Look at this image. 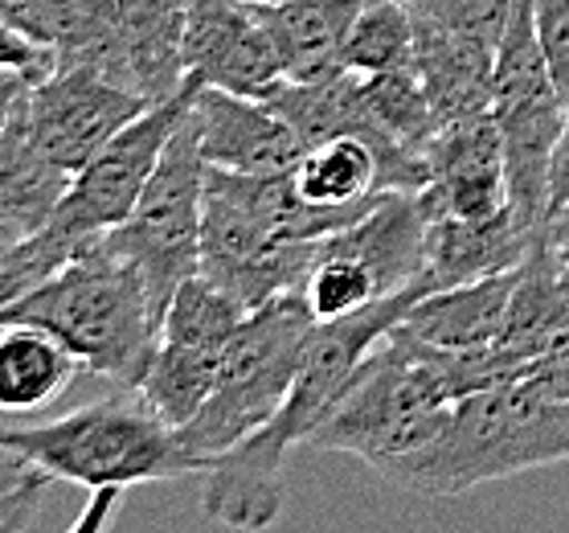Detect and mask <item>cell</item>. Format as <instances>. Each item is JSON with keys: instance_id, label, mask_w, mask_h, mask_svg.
Instances as JSON below:
<instances>
[{"instance_id": "obj_25", "label": "cell", "mask_w": 569, "mask_h": 533, "mask_svg": "<svg viewBox=\"0 0 569 533\" xmlns=\"http://www.w3.org/2000/svg\"><path fill=\"white\" fill-rule=\"evenodd\" d=\"M406 9L415 21V41L496 58L512 0H406Z\"/></svg>"}, {"instance_id": "obj_21", "label": "cell", "mask_w": 569, "mask_h": 533, "mask_svg": "<svg viewBox=\"0 0 569 533\" xmlns=\"http://www.w3.org/2000/svg\"><path fill=\"white\" fill-rule=\"evenodd\" d=\"M296 194L320 209H357L377 194H398L386 157L361 136H337L308 148L291 169Z\"/></svg>"}, {"instance_id": "obj_8", "label": "cell", "mask_w": 569, "mask_h": 533, "mask_svg": "<svg viewBox=\"0 0 569 533\" xmlns=\"http://www.w3.org/2000/svg\"><path fill=\"white\" fill-rule=\"evenodd\" d=\"M201 209H206V157H201V116L193 111L169 136L160 165L143 185L140 201L123 226H116L107 247L143 275V284L169 308L172 292L201 267Z\"/></svg>"}, {"instance_id": "obj_13", "label": "cell", "mask_w": 569, "mask_h": 533, "mask_svg": "<svg viewBox=\"0 0 569 533\" xmlns=\"http://www.w3.org/2000/svg\"><path fill=\"white\" fill-rule=\"evenodd\" d=\"M197 116H201V157L213 169L274 177L291 172L308 152V144L267 99L197 87Z\"/></svg>"}, {"instance_id": "obj_15", "label": "cell", "mask_w": 569, "mask_h": 533, "mask_svg": "<svg viewBox=\"0 0 569 533\" xmlns=\"http://www.w3.org/2000/svg\"><path fill=\"white\" fill-rule=\"evenodd\" d=\"M328 243L361 263L377 279L381 296H393V292L422 284L427 214L418 206V194H377L373 206L345 230L328 235Z\"/></svg>"}, {"instance_id": "obj_18", "label": "cell", "mask_w": 569, "mask_h": 533, "mask_svg": "<svg viewBox=\"0 0 569 533\" xmlns=\"http://www.w3.org/2000/svg\"><path fill=\"white\" fill-rule=\"evenodd\" d=\"M365 0H287V4H250L271 38L287 82L323 79L340 66V50L349 38Z\"/></svg>"}, {"instance_id": "obj_17", "label": "cell", "mask_w": 569, "mask_h": 533, "mask_svg": "<svg viewBox=\"0 0 569 533\" xmlns=\"http://www.w3.org/2000/svg\"><path fill=\"white\" fill-rule=\"evenodd\" d=\"M189 0H119V38L131 70V87L148 103H164L189 87L184 66Z\"/></svg>"}, {"instance_id": "obj_16", "label": "cell", "mask_w": 569, "mask_h": 533, "mask_svg": "<svg viewBox=\"0 0 569 533\" xmlns=\"http://www.w3.org/2000/svg\"><path fill=\"white\" fill-rule=\"evenodd\" d=\"M512 284L517 272L488 275L476 284L442 287L422 296L401 316L393 333L427 349H447V353H467V349H488L505 333L508 299H512Z\"/></svg>"}, {"instance_id": "obj_20", "label": "cell", "mask_w": 569, "mask_h": 533, "mask_svg": "<svg viewBox=\"0 0 569 533\" xmlns=\"http://www.w3.org/2000/svg\"><path fill=\"white\" fill-rule=\"evenodd\" d=\"M569 328V287H566V263L557 259L549 243H537L529 250V259L517 267V284H512V299H508L505 333H500V349H508L525 365L541 357L561 333Z\"/></svg>"}, {"instance_id": "obj_40", "label": "cell", "mask_w": 569, "mask_h": 533, "mask_svg": "<svg viewBox=\"0 0 569 533\" xmlns=\"http://www.w3.org/2000/svg\"><path fill=\"white\" fill-rule=\"evenodd\" d=\"M17 243H21V238H17L13 230H4V226H0V263L9 259V250H13Z\"/></svg>"}, {"instance_id": "obj_10", "label": "cell", "mask_w": 569, "mask_h": 533, "mask_svg": "<svg viewBox=\"0 0 569 533\" xmlns=\"http://www.w3.org/2000/svg\"><path fill=\"white\" fill-rule=\"evenodd\" d=\"M21 107H26L29 131L41 144V152L74 177L82 165H91L103 144L116 140L152 103L103 79L91 66H53L50 75L29 82Z\"/></svg>"}, {"instance_id": "obj_38", "label": "cell", "mask_w": 569, "mask_h": 533, "mask_svg": "<svg viewBox=\"0 0 569 533\" xmlns=\"http://www.w3.org/2000/svg\"><path fill=\"white\" fill-rule=\"evenodd\" d=\"M545 243L553 247L557 259L569 263V201L549 214V221H545Z\"/></svg>"}, {"instance_id": "obj_9", "label": "cell", "mask_w": 569, "mask_h": 533, "mask_svg": "<svg viewBox=\"0 0 569 533\" xmlns=\"http://www.w3.org/2000/svg\"><path fill=\"white\" fill-rule=\"evenodd\" d=\"M197 87L201 82L193 79L181 95H172L164 103H152L140 119H131L116 140L103 144L91 157V165H82L74 172V181L58 201L53 218L41 226L58 247L78 255V250H87L91 243H99L103 235H111L116 226L128 221L143 185L160 165V152H164L169 136L193 111Z\"/></svg>"}, {"instance_id": "obj_1", "label": "cell", "mask_w": 569, "mask_h": 533, "mask_svg": "<svg viewBox=\"0 0 569 533\" xmlns=\"http://www.w3.org/2000/svg\"><path fill=\"white\" fill-rule=\"evenodd\" d=\"M422 296H430V287L415 284L406 292H393V296L369 304L365 313L323 320V325L311 328L296 386L283 398L279 415L262 431L247 435L238 447L221 452L201 472V509H206V517L242 533L271 530L287 501L283 464L291 447L311 440V431L328 418V411L337 406V398L352 382L357 365L373 353L377 340L386 337Z\"/></svg>"}, {"instance_id": "obj_33", "label": "cell", "mask_w": 569, "mask_h": 533, "mask_svg": "<svg viewBox=\"0 0 569 533\" xmlns=\"http://www.w3.org/2000/svg\"><path fill=\"white\" fill-rule=\"evenodd\" d=\"M53 53L38 41H29L26 33H17L13 26L0 21V75H26L29 82L50 75Z\"/></svg>"}, {"instance_id": "obj_36", "label": "cell", "mask_w": 569, "mask_h": 533, "mask_svg": "<svg viewBox=\"0 0 569 533\" xmlns=\"http://www.w3.org/2000/svg\"><path fill=\"white\" fill-rule=\"evenodd\" d=\"M566 201H569V111H566V128L557 136L553 165H549V214L561 209Z\"/></svg>"}, {"instance_id": "obj_11", "label": "cell", "mask_w": 569, "mask_h": 533, "mask_svg": "<svg viewBox=\"0 0 569 533\" xmlns=\"http://www.w3.org/2000/svg\"><path fill=\"white\" fill-rule=\"evenodd\" d=\"M184 66L201 87L242 99H267L283 82L271 38L242 0H189Z\"/></svg>"}, {"instance_id": "obj_2", "label": "cell", "mask_w": 569, "mask_h": 533, "mask_svg": "<svg viewBox=\"0 0 569 533\" xmlns=\"http://www.w3.org/2000/svg\"><path fill=\"white\" fill-rule=\"evenodd\" d=\"M4 325L41 328L82 369L136 391L160 345L164 313L143 275L128 259H119L107 238H99L50 279L17 296L0 313V328Z\"/></svg>"}, {"instance_id": "obj_26", "label": "cell", "mask_w": 569, "mask_h": 533, "mask_svg": "<svg viewBox=\"0 0 569 533\" xmlns=\"http://www.w3.org/2000/svg\"><path fill=\"white\" fill-rule=\"evenodd\" d=\"M340 66L352 75H386L415 66V21L406 0H365L349 26Z\"/></svg>"}, {"instance_id": "obj_24", "label": "cell", "mask_w": 569, "mask_h": 533, "mask_svg": "<svg viewBox=\"0 0 569 533\" xmlns=\"http://www.w3.org/2000/svg\"><path fill=\"white\" fill-rule=\"evenodd\" d=\"M53 66H91L103 79L136 91L119 38V0H62Z\"/></svg>"}, {"instance_id": "obj_19", "label": "cell", "mask_w": 569, "mask_h": 533, "mask_svg": "<svg viewBox=\"0 0 569 533\" xmlns=\"http://www.w3.org/2000/svg\"><path fill=\"white\" fill-rule=\"evenodd\" d=\"M70 181L74 177L41 152V144L29 131L26 107L17 103L13 116L0 124V226L17 238L38 235L53 218Z\"/></svg>"}, {"instance_id": "obj_28", "label": "cell", "mask_w": 569, "mask_h": 533, "mask_svg": "<svg viewBox=\"0 0 569 533\" xmlns=\"http://www.w3.org/2000/svg\"><path fill=\"white\" fill-rule=\"evenodd\" d=\"M247 308L221 292L209 275H189L177 292H172L169 308H164V325L160 340H177V345H201V349H226L233 328L247 320Z\"/></svg>"}, {"instance_id": "obj_35", "label": "cell", "mask_w": 569, "mask_h": 533, "mask_svg": "<svg viewBox=\"0 0 569 533\" xmlns=\"http://www.w3.org/2000/svg\"><path fill=\"white\" fill-rule=\"evenodd\" d=\"M119 501H123V488H94L87 509L78 513V521L66 533H107L119 513Z\"/></svg>"}, {"instance_id": "obj_5", "label": "cell", "mask_w": 569, "mask_h": 533, "mask_svg": "<svg viewBox=\"0 0 569 533\" xmlns=\"http://www.w3.org/2000/svg\"><path fill=\"white\" fill-rule=\"evenodd\" d=\"M320 325L311 316L303 292L267 299L262 308L233 328L218 365V382L184 427H177L201 472L238 443L262 431L279 415L283 398L296 386L299 362L308 349L311 328Z\"/></svg>"}, {"instance_id": "obj_31", "label": "cell", "mask_w": 569, "mask_h": 533, "mask_svg": "<svg viewBox=\"0 0 569 533\" xmlns=\"http://www.w3.org/2000/svg\"><path fill=\"white\" fill-rule=\"evenodd\" d=\"M532 17H537V38H541L549 75L569 103V0H532Z\"/></svg>"}, {"instance_id": "obj_29", "label": "cell", "mask_w": 569, "mask_h": 533, "mask_svg": "<svg viewBox=\"0 0 569 533\" xmlns=\"http://www.w3.org/2000/svg\"><path fill=\"white\" fill-rule=\"evenodd\" d=\"M303 299L316 320H340V316L365 313L369 304H377L381 287L361 263L345 255L340 247H332L328 238H320V250H316V263L308 272V284H303Z\"/></svg>"}, {"instance_id": "obj_12", "label": "cell", "mask_w": 569, "mask_h": 533, "mask_svg": "<svg viewBox=\"0 0 569 533\" xmlns=\"http://www.w3.org/2000/svg\"><path fill=\"white\" fill-rule=\"evenodd\" d=\"M427 218H492L508 209V165L496 116L459 119L427 144V189L418 194Z\"/></svg>"}, {"instance_id": "obj_3", "label": "cell", "mask_w": 569, "mask_h": 533, "mask_svg": "<svg viewBox=\"0 0 569 533\" xmlns=\"http://www.w3.org/2000/svg\"><path fill=\"white\" fill-rule=\"evenodd\" d=\"M569 460V398L505 382L459 398L427 447L389 460L377 476L422 496H463L479 484Z\"/></svg>"}, {"instance_id": "obj_23", "label": "cell", "mask_w": 569, "mask_h": 533, "mask_svg": "<svg viewBox=\"0 0 569 533\" xmlns=\"http://www.w3.org/2000/svg\"><path fill=\"white\" fill-rule=\"evenodd\" d=\"M218 365H221V349L160 340L148 369H143V382L136 386V394L143 398L148 411H156V415L177 431L209 398L213 382H218Z\"/></svg>"}, {"instance_id": "obj_4", "label": "cell", "mask_w": 569, "mask_h": 533, "mask_svg": "<svg viewBox=\"0 0 569 533\" xmlns=\"http://www.w3.org/2000/svg\"><path fill=\"white\" fill-rule=\"evenodd\" d=\"M0 452L21 455L50 481L78 488H131V484L201 476L189 447L164 418L148 411L136 391L123 398L78 406L70 415L26 427H0Z\"/></svg>"}, {"instance_id": "obj_6", "label": "cell", "mask_w": 569, "mask_h": 533, "mask_svg": "<svg viewBox=\"0 0 569 533\" xmlns=\"http://www.w3.org/2000/svg\"><path fill=\"white\" fill-rule=\"evenodd\" d=\"M455 398L415 340L386 333L357 365L352 382L311 431L308 447L357 455L365 468H386L389 460L427 447L451 418Z\"/></svg>"}, {"instance_id": "obj_41", "label": "cell", "mask_w": 569, "mask_h": 533, "mask_svg": "<svg viewBox=\"0 0 569 533\" xmlns=\"http://www.w3.org/2000/svg\"><path fill=\"white\" fill-rule=\"evenodd\" d=\"M242 4H254V9H259V4H287V0H242Z\"/></svg>"}, {"instance_id": "obj_22", "label": "cell", "mask_w": 569, "mask_h": 533, "mask_svg": "<svg viewBox=\"0 0 569 533\" xmlns=\"http://www.w3.org/2000/svg\"><path fill=\"white\" fill-rule=\"evenodd\" d=\"M82 365L41 328L4 325L0 328V411L4 415H33L58 403L70 391Z\"/></svg>"}, {"instance_id": "obj_7", "label": "cell", "mask_w": 569, "mask_h": 533, "mask_svg": "<svg viewBox=\"0 0 569 533\" xmlns=\"http://www.w3.org/2000/svg\"><path fill=\"white\" fill-rule=\"evenodd\" d=\"M566 95L557 91L545 62L532 0H512L508 26L496 50L492 116L505 140L508 206L529 226L549 221V165L557 136L566 128Z\"/></svg>"}, {"instance_id": "obj_30", "label": "cell", "mask_w": 569, "mask_h": 533, "mask_svg": "<svg viewBox=\"0 0 569 533\" xmlns=\"http://www.w3.org/2000/svg\"><path fill=\"white\" fill-rule=\"evenodd\" d=\"M50 476L33 464H26L21 455L0 452V533H21L29 521L38 517Z\"/></svg>"}, {"instance_id": "obj_14", "label": "cell", "mask_w": 569, "mask_h": 533, "mask_svg": "<svg viewBox=\"0 0 569 533\" xmlns=\"http://www.w3.org/2000/svg\"><path fill=\"white\" fill-rule=\"evenodd\" d=\"M541 238L545 226H529L512 206L492 218H427L422 284L430 292H442V287L517 272Z\"/></svg>"}, {"instance_id": "obj_37", "label": "cell", "mask_w": 569, "mask_h": 533, "mask_svg": "<svg viewBox=\"0 0 569 533\" xmlns=\"http://www.w3.org/2000/svg\"><path fill=\"white\" fill-rule=\"evenodd\" d=\"M29 287H33V279H29V272L13 259V250H9V259L0 263V313H4L17 296H26Z\"/></svg>"}, {"instance_id": "obj_42", "label": "cell", "mask_w": 569, "mask_h": 533, "mask_svg": "<svg viewBox=\"0 0 569 533\" xmlns=\"http://www.w3.org/2000/svg\"><path fill=\"white\" fill-rule=\"evenodd\" d=\"M566 287H569V263H566Z\"/></svg>"}, {"instance_id": "obj_34", "label": "cell", "mask_w": 569, "mask_h": 533, "mask_svg": "<svg viewBox=\"0 0 569 533\" xmlns=\"http://www.w3.org/2000/svg\"><path fill=\"white\" fill-rule=\"evenodd\" d=\"M525 382L541 386V391L553 394V398H569V328L541 353V357H532Z\"/></svg>"}, {"instance_id": "obj_39", "label": "cell", "mask_w": 569, "mask_h": 533, "mask_svg": "<svg viewBox=\"0 0 569 533\" xmlns=\"http://www.w3.org/2000/svg\"><path fill=\"white\" fill-rule=\"evenodd\" d=\"M29 91V79L26 75H0V124L13 116L17 103H21V95Z\"/></svg>"}, {"instance_id": "obj_32", "label": "cell", "mask_w": 569, "mask_h": 533, "mask_svg": "<svg viewBox=\"0 0 569 533\" xmlns=\"http://www.w3.org/2000/svg\"><path fill=\"white\" fill-rule=\"evenodd\" d=\"M0 21L53 53L58 21H62V0H0Z\"/></svg>"}, {"instance_id": "obj_27", "label": "cell", "mask_w": 569, "mask_h": 533, "mask_svg": "<svg viewBox=\"0 0 569 533\" xmlns=\"http://www.w3.org/2000/svg\"><path fill=\"white\" fill-rule=\"evenodd\" d=\"M361 79V99L369 107V116L389 140L410 148L415 157L427 160V144L439 131V119L430 111L427 91L418 82L415 66L406 70H386V75H357Z\"/></svg>"}]
</instances>
